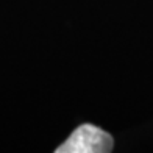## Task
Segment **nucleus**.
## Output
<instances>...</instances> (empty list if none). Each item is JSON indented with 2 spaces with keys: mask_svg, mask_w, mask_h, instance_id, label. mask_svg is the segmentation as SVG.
<instances>
[{
  "mask_svg": "<svg viewBox=\"0 0 153 153\" xmlns=\"http://www.w3.org/2000/svg\"><path fill=\"white\" fill-rule=\"evenodd\" d=\"M114 141L108 131L92 123L76 127L59 147L56 153H109L113 152Z\"/></svg>",
  "mask_w": 153,
  "mask_h": 153,
  "instance_id": "nucleus-1",
  "label": "nucleus"
}]
</instances>
